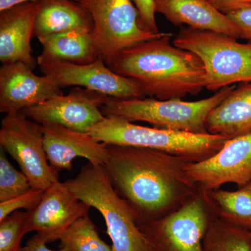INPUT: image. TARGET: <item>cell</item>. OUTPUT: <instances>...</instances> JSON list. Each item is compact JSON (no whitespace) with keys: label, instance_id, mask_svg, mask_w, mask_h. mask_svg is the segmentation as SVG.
<instances>
[{"label":"cell","instance_id":"1","mask_svg":"<svg viewBox=\"0 0 251 251\" xmlns=\"http://www.w3.org/2000/svg\"><path fill=\"white\" fill-rule=\"evenodd\" d=\"M103 165L112 186L134 211L137 224L166 215L201 190L186 173L189 160L151 149L108 145Z\"/></svg>","mask_w":251,"mask_h":251},{"label":"cell","instance_id":"2","mask_svg":"<svg viewBox=\"0 0 251 251\" xmlns=\"http://www.w3.org/2000/svg\"><path fill=\"white\" fill-rule=\"evenodd\" d=\"M172 36L167 33L132 46L109 67L134 81L150 98L169 100L197 95L205 88L204 65L196 54L175 46Z\"/></svg>","mask_w":251,"mask_h":251},{"label":"cell","instance_id":"3","mask_svg":"<svg viewBox=\"0 0 251 251\" xmlns=\"http://www.w3.org/2000/svg\"><path fill=\"white\" fill-rule=\"evenodd\" d=\"M64 184L103 216L113 251H156L137 224L134 211L112 186L103 165L88 162Z\"/></svg>","mask_w":251,"mask_h":251},{"label":"cell","instance_id":"4","mask_svg":"<svg viewBox=\"0 0 251 251\" xmlns=\"http://www.w3.org/2000/svg\"><path fill=\"white\" fill-rule=\"evenodd\" d=\"M89 134L107 145L151 149L189 161H202L217 152L228 138L224 135L186 133L135 125L120 117H105Z\"/></svg>","mask_w":251,"mask_h":251},{"label":"cell","instance_id":"5","mask_svg":"<svg viewBox=\"0 0 251 251\" xmlns=\"http://www.w3.org/2000/svg\"><path fill=\"white\" fill-rule=\"evenodd\" d=\"M235 87H224L214 95L196 101H184L179 99L110 98L101 110L105 117H120L131 122H147L162 129L204 134L208 133L206 128L208 115Z\"/></svg>","mask_w":251,"mask_h":251},{"label":"cell","instance_id":"6","mask_svg":"<svg viewBox=\"0 0 251 251\" xmlns=\"http://www.w3.org/2000/svg\"><path fill=\"white\" fill-rule=\"evenodd\" d=\"M173 44L201 59L207 90L216 92L236 84L251 82V42L244 44L226 34L184 27Z\"/></svg>","mask_w":251,"mask_h":251},{"label":"cell","instance_id":"7","mask_svg":"<svg viewBox=\"0 0 251 251\" xmlns=\"http://www.w3.org/2000/svg\"><path fill=\"white\" fill-rule=\"evenodd\" d=\"M93 21L92 34L100 58L110 67L125 50L166 35L145 30L131 0H80Z\"/></svg>","mask_w":251,"mask_h":251},{"label":"cell","instance_id":"8","mask_svg":"<svg viewBox=\"0 0 251 251\" xmlns=\"http://www.w3.org/2000/svg\"><path fill=\"white\" fill-rule=\"evenodd\" d=\"M0 147L17 162L31 188L46 190L59 181L46 156L43 125L22 112L6 114L1 120Z\"/></svg>","mask_w":251,"mask_h":251},{"label":"cell","instance_id":"9","mask_svg":"<svg viewBox=\"0 0 251 251\" xmlns=\"http://www.w3.org/2000/svg\"><path fill=\"white\" fill-rule=\"evenodd\" d=\"M209 209L201 191L175 210L139 227L156 251H204Z\"/></svg>","mask_w":251,"mask_h":251},{"label":"cell","instance_id":"10","mask_svg":"<svg viewBox=\"0 0 251 251\" xmlns=\"http://www.w3.org/2000/svg\"><path fill=\"white\" fill-rule=\"evenodd\" d=\"M201 192L219 189L227 183L244 186L251 181V132L227 140L217 152L186 167Z\"/></svg>","mask_w":251,"mask_h":251},{"label":"cell","instance_id":"11","mask_svg":"<svg viewBox=\"0 0 251 251\" xmlns=\"http://www.w3.org/2000/svg\"><path fill=\"white\" fill-rule=\"evenodd\" d=\"M110 99L99 92L75 87L67 95L55 96L22 112L42 125L56 124L89 133L94 126L105 118L101 108Z\"/></svg>","mask_w":251,"mask_h":251},{"label":"cell","instance_id":"12","mask_svg":"<svg viewBox=\"0 0 251 251\" xmlns=\"http://www.w3.org/2000/svg\"><path fill=\"white\" fill-rule=\"evenodd\" d=\"M38 65L43 74L50 77L61 89L76 86L112 99L145 97L134 81L114 72L100 57L90 64L49 62Z\"/></svg>","mask_w":251,"mask_h":251},{"label":"cell","instance_id":"13","mask_svg":"<svg viewBox=\"0 0 251 251\" xmlns=\"http://www.w3.org/2000/svg\"><path fill=\"white\" fill-rule=\"evenodd\" d=\"M90 208L64 182L56 181L44 190L39 204L27 211L28 231L40 234L48 244L55 242L77 220L87 215Z\"/></svg>","mask_w":251,"mask_h":251},{"label":"cell","instance_id":"14","mask_svg":"<svg viewBox=\"0 0 251 251\" xmlns=\"http://www.w3.org/2000/svg\"><path fill=\"white\" fill-rule=\"evenodd\" d=\"M62 94L50 77L39 76L25 63L3 64L0 68V112L17 113Z\"/></svg>","mask_w":251,"mask_h":251},{"label":"cell","instance_id":"15","mask_svg":"<svg viewBox=\"0 0 251 251\" xmlns=\"http://www.w3.org/2000/svg\"><path fill=\"white\" fill-rule=\"evenodd\" d=\"M43 127L48 161L57 174L64 170L72 171L73 161L76 158L103 166L108 159V145L94 140L89 133L56 124H46Z\"/></svg>","mask_w":251,"mask_h":251},{"label":"cell","instance_id":"16","mask_svg":"<svg viewBox=\"0 0 251 251\" xmlns=\"http://www.w3.org/2000/svg\"><path fill=\"white\" fill-rule=\"evenodd\" d=\"M38 1L14 5L0 11V61L21 62L34 69L37 64L31 50Z\"/></svg>","mask_w":251,"mask_h":251},{"label":"cell","instance_id":"17","mask_svg":"<svg viewBox=\"0 0 251 251\" xmlns=\"http://www.w3.org/2000/svg\"><path fill=\"white\" fill-rule=\"evenodd\" d=\"M155 9L176 27L186 25L192 29L240 39L237 26L206 0H155Z\"/></svg>","mask_w":251,"mask_h":251},{"label":"cell","instance_id":"18","mask_svg":"<svg viewBox=\"0 0 251 251\" xmlns=\"http://www.w3.org/2000/svg\"><path fill=\"white\" fill-rule=\"evenodd\" d=\"M90 14L75 0H39L33 37L39 41L50 36L75 30L92 31Z\"/></svg>","mask_w":251,"mask_h":251},{"label":"cell","instance_id":"19","mask_svg":"<svg viewBox=\"0 0 251 251\" xmlns=\"http://www.w3.org/2000/svg\"><path fill=\"white\" fill-rule=\"evenodd\" d=\"M206 128L211 134L228 139L251 132V82L239 84L211 110Z\"/></svg>","mask_w":251,"mask_h":251},{"label":"cell","instance_id":"20","mask_svg":"<svg viewBox=\"0 0 251 251\" xmlns=\"http://www.w3.org/2000/svg\"><path fill=\"white\" fill-rule=\"evenodd\" d=\"M43 50L37 64L63 62L86 64L100 57L92 31L75 30L50 36L40 41Z\"/></svg>","mask_w":251,"mask_h":251},{"label":"cell","instance_id":"21","mask_svg":"<svg viewBox=\"0 0 251 251\" xmlns=\"http://www.w3.org/2000/svg\"><path fill=\"white\" fill-rule=\"evenodd\" d=\"M202 193L219 217L251 230V181L235 191L218 189Z\"/></svg>","mask_w":251,"mask_h":251},{"label":"cell","instance_id":"22","mask_svg":"<svg viewBox=\"0 0 251 251\" xmlns=\"http://www.w3.org/2000/svg\"><path fill=\"white\" fill-rule=\"evenodd\" d=\"M204 251H251V230L211 218L204 239Z\"/></svg>","mask_w":251,"mask_h":251},{"label":"cell","instance_id":"23","mask_svg":"<svg viewBox=\"0 0 251 251\" xmlns=\"http://www.w3.org/2000/svg\"><path fill=\"white\" fill-rule=\"evenodd\" d=\"M59 249L67 251H113L102 240L88 214L77 220L59 235Z\"/></svg>","mask_w":251,"mask_h":251},{"label":"cell","instance_id":"24","mask_svg":"<svg viewBox=\"0 0 251 251\" xmlns=\"http://www.w3.org/2000/svg\"><path fill=\"white\" fill-rule=\"evenodd\" d=\"M29 180L11 164L1 148L0 151V202L24 194L31 189Z\"/></svg>","mask_w":251,"mask_h":251},{"label":"cell","instance_id":"25","mask_svg":"<svg viewBox=\"0 0 251 251\" xmlns=\"http://www.w3.org/2000/svg\"><path fill=\"white\" fill-rule=\"evenodd\" d=\"M27 211H17L0 221V251H21V244L26 234Z\"/></svg>","mask_w":251,"mask_h":251},{"label":"cell","instance_id":"26","mask_svg":"<svg viewBox=\"0 0 251 251\" xmlns=\"http://www.w3.org/2000/svg\"><path fill=\"white\" fill-rule=\"evenodd\" d=\"M44 193V190L32 188L24 194L0 202V221L19 209L33 210L40 202Z\"/></svg>","mask_w":251,"mask_h":251},{"label":"cell","instance_id":"27","mask_svg":"<svg viewBox=\"0 0 251 251\" xmlns=\"http://www.w3.org/2000/svg\"><path fill=\"white\" fill-rule=\"evenodd\" d=\"M140 16V22L145 30L159 33L156 21L155 0H133Z\"/></svg>","mask_w":251,"mask_h":251},{"label":"cell","instance_id":"28","mask_svg":"<svg viewBox=\"0 0 251 251\" xmlns=\"http://www.w3.org/2000/svg\"><path fill=\"white\" fill-rule=\"evenodd\" d=\"M240 30V39L251 42V5L226 15Z\"/></svg>","mask_w":251,"mask_h":251},{"label":"cell","instance_id":"29","mask_svg":"<svg viewBox=\"0 0 251 251\" xmlns=\"http://www.w3.org/2000/svg\"><path fill=\"white\" fill-rule=\"evenodd\" d=\"M220 12L225 15L251 5V0H206Z\"/></svg>","mask_w":251,"mask_h":251},{"label":"cell","instance_id":"30","mask_svg":"<svg viewBox=\"0 0 251 251\" xmlns=\"http://www.w3.org/2000/svg\"><path fill=\"white\" fill-rule=\"evenodd\" d=\"M47 244L45 238L36 233L27 241L21 251H67L61 249L59 251L51 250L46 246Z\"/></svg>","mask_w":251,"mask_h":251},{"label":"cell","instance_id":"31","mask_svg":"<svg viewBox=\"0 0 251 251\" xmlns=\"http://www.w3.org/2000/svg\"><path fill=\"white\" fill-rule=\"evenodd\" d=\"M33 1H38V0H0V11L8 9V8L14 6V5ZM75 1L79 2L80 0H75Z\"/></svg>","mask_w":251,"mask_h":251}]
</instances>
